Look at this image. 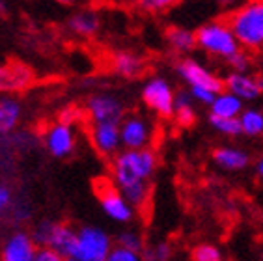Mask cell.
<instances>
[{
    "label": "cell",
    "mask_w": 263,
    "mask_h": 261,
    "mask_svg": "<svg viewBox=\"0 0 263 261\" xmlns=\"http://www.w3.org/2000/svg\"><path fill=\"white\" fill-rule=\"evenodd\" d=\"M191 96H193V101H196V103H200V105H208L211 106V103L215 101V96L217 94H213V91L209 90H203V88H191Z\"/></svg>",
    "instance_id": "e575fe53"
},
{
    "label": "cell",
    "mask_w": 263,
    "mask_h": 261,
    "mask_svg": "<svg viewBox=\"0 0 263 261\" xmlns=\"http://www.w3.org/2000/svg\"><path fill=\"white\" fill-rule=\"evenodd\" d=\"M174 256V248L168 241H157L152 245H146L142 250L144 261H170Z\"/></svg>",
    "instance_id": "cb8c5ba5"
},
{
    "label": "cell",
    "mask_w": 263,
    "mask_h": 261,
    "mask_svg": "<svg viewBox=\"0 0 263 261\" xmlns=\"http://www.w3.org/2000/svg\"><path fill=\"white\" fill-rule=\"evenodd\" d=\"M93 191H96L99 206H101L103 213H105L110 220L118 222V224H129L135 220L137 211L131 207V203L123 198L114 181L108 177H99L93 183Z\"/></svg>",
    "instance_id": "5b68a950"
},
{
    "label": "cell",
    "mask_w": 263,
    "mask_h": 261,
    "mask_svg": "<svg viewBox=\"0 0 263 261\" xmlns=\"http://www.w3.org/2000/svg\"><path fill=\"white\" fill-rule=\"evenodd\" d=\"M241 123V135L247 136H259L263 135V112L258 108H247L239 116Z\"/></svg>",
    "instance_id": "603a6c76"
},
{
    "label": "cell",
    "mask_w": 263,
    "mask_h": 261,
    "mask_svg": "<svg viewBox=\"0 0 263 261\" xmlns=\"http://www.w3.org/2000/svg\"><path fill=\"white\" fill-rule=\"evenodd\" d=\"M196 45L203 52L215 58H222V60H228L241 50L226 21H211L200 26L196 30Z\"/></svg>",
    "instance_id": "3957f363"
},
{
    "label": "cell",
    "mask_w": 263,
    "mask_h": 261,
    "mask_svg": "<svg viewBox=\"0 0 263 261\" xmlns=\"http://www.w3.org/2000/svg\"><path fill=\"white\" fill-rule=\"evenodd\" d=\"M224 88L243 101H256L263 94V79L247 73H230L224 79Z\"/></svg>",
    "instance_id": "4fadbf2b"
},
{
    "label": "cell",
    "mask_w": 263,
    "mask_h": 261,
    "mask_svg": "<svg viewBox=\"0 0 263 261\" xmlns=\"http://www.w3.org/2000/svg\"><path fill=\"white\" fill-rule=\"evenodd\" d=\"M52 2H58V4H62V6H73L77 0H52Z\"/></svg>",
    "instance_id": "b9f144b4"
},
{
    "label": "cell",
    "mask_w": 263,
    "mask_h": 261,
    "mask_svg": "<svg viewBox=\"0 0 263 261\" xmlns=\"http://www.w3.org/2000/svg\"><path fill=\"white\" fill-rule=\"evenodd\" d=\"M77 110L73 108V106H69V108H66V110H62L60 116H58V121H64V123H69V125H73V121H77Z\"/></svg>",
    "instance_id": "8d00e7d4"
},
{
    "label": "cell",
    "mask_w": 263,
    "mask_h": 261,
    "mask_svg": "<svg viewBox=\"0 0 263 261\" xmlns=\"http://www.w3.org/2000/svg\"><path fill=\"white\" fill-rule=\"evenodd\" d=\"M23 105L13 96H0V136H8L19 125Z\"/></svg>",
    "instance_id": "9a60e30c"
},
{
    "label": "cell",
    "mask_w": 263,
    "mask_h": 261,
    "mask_svg": "<svg viewBox=\"0 0 263 261\" xmlns=\"http://www.w3.org/2000/svg\"><path fill=\"white\" fill-rule=\"evenodd\" d=\"M15 224H25L26 220L32 218V206L30 201L25 200V198H13V203H11L10 215H8Z\"/></svg>",
    "instance_id": "f546056e"
},
{
    "label": "cell",
    "mask_w": 263,
    "mask_h": 261,
    "mask_svg": "<svg viewBox=\"0 0 263 261\" xmlns=\"http://www.w3.org/2000/svg\"><path fill=\"white\" fill-rule=\"evenodd\" d=\"M90 138L101 157H114L120 153L122 138L118 123H90Z\"/></svg>",
    "instance_id": "7c38bea8"
},
{
    "label": "cell",
    "mask_w": 263,
    "mask_h": 261,
    "mask_svg": "<svg viewBox=\"0 0 263 261\" xmlns=\"http://www.w3.org/2000/svg\"><path fill=\"white\" fill-rule=\"evenodd\" d=\"M120 192L131 203V207L135 211H144L149 206V198H152V185H149V181L135 183V185L127 187V189H123Z\"/></svg>",
    "instance_id": "7402d4cb"
},
{
    "label": "cell",
    "mask_w": 263,
    "mask_h": 261,
    "mask_svg": "<svg viewBox=\"0 0 263 261\" xmlns=\"http://www.w3.org/2000/svg\"><path fill=\"white\" fill-rule=\"evenodd\" d=\"M179 0H137V6L146 13H162L177 4Z\"/></svg>",
    "instance_id": "4dcf8cb0"
},
{
    "label": "cell",
    "mask_w": 263,
    "mask_h": 261,
    "mask_svg": "<svg viewBox=\"0 0 263 261\" xmlns=\"http://www.w3.org/2000/svg\"><path fill=\"white\" fill-rule=\"evenodd\" d=\"M209 123L217 133L224 136H230V138H235V136L241 135V123H239V118H218V116H209Z\"/></svg>",
    "instance_id": "d4e9b609"
},
{
    "label": "cell",
    "mask_w": 263,
    "mask_h": 261,
    "mask_svg": "<svg viewBox=\"0 0 263 261\" xmlns=\"http://www.w3.org/2000/svg\"><path fill=\"white\" fill-rule=\"evenodd\" d=\"M226 64L230 65L232 73H247L250 69V56L247 54V50L241 49L237 54H233L232 58H228Z\"/></svg>",
    "instance_id": "1f68e13d"
},
{
    "label": "cell",
    "mask_w": 263,
    "mask_h": 261,
    "mask_svg": "<svg viewBox=\"0 0 263 261\" xmlns=\"http://www.w3.org/2000/svg\"><path fill=\"white\" fill-rule=\"evenodd\" d=\"M243 110V101L230 94L228 90L217 94L215 101L211 103V116H218V118H239Z\"/></svg>",
    "instance_id": "ffe728a7"
},
{
    "label": "cell",
    "mask_w": 263,
    "mask_h": 261,
    "mask_svg": "<svg viewBox=\"0 0 263 261\" xmlns=\"http://www.w3.org/2000/svg\"><path fill=\"white\" fill-rule=\"evenodd\" d=\"M43 146L54 159H69L77 150V133L73 125L54 121L43 133Z\"/></svg>",
    "instance_id": "9c48e42d"
},
{
    "label": "cell",
    "mask_w": 263,
    "mask_h": 261,
    "mask_svg": "<svg viewBox=\"0 0 263 261\" xmlns=\"http://www.w3.org/2000/svg\"><path fill=\"white\" fill-rule=\"evenodd\" d=\"M11 203H13V191L10 185L0 183V222L10 215Z\"/></svg>",
    "instance_id": "d6a6232c"
},
{
    "label": "cell",
    "mask_w": 263,
    "mask_h": 261,
    "mask_svg": "<svg viewBox=\"0 0 263 261\" xmlns=\"http://www.w3.org/2000/svg\"><path fill=\"white\" fill-rule=\"evenodd\" d=\"M218 6H224V8H232V6H237L241 4L243 0H215Z\"/></svg>",
    "instance_id": "f35d334b"
},
{
    "label": "cell",
    "mask_w": 263,
    "mask_h": 261,
    "mask_svg": "<svg viewBox=\"0 0 263 261\" xmlns=\"http://www.w3.org/2000/svg\"><path fill=\"white\" fill-rule=\"evenodd\" d=\"M256 174L263 179V157H259L258 162H256Z\"/></svg>",
    "instance_id": "ab89813d"
},
{
    "label": "cell",
    "mask_w": 263,
    "mask_h": 261,
    "mask_svg": "<svg viewBox=\"0 0 263 261\" xmlns=\"http://www.w3.org/2000/svg\"><path fill=\"white\" fill-rule=\"evenodd\" d=\"M176 73L183 79V82L189 88H203L213 94H220L224 90V81L218 79L211 69H208L205 65L200 62L193 60V58H181L174 65Z\"/></svg>",
    "instance_id": "ba28073f"
},
{
    "label": "cell",
    "mask_w": 263,
    "mask_h": 261,
    "mask_svg": "<svg viewBox=\"0 0 263 261\" xmlns=\"http://www.w3.org/2000/svg\"><path fill=\"white\" fill-rule=\"evenodd\" d=\"M0 90H8V67H0Z\"/></svg>",
    "instance_id": "74e56055"
},
{
    "label": "cell",
    "mask_w": 263,
    "mask_h": 261,
    "mask_svg": "<svg viewBox=\"0 0 263 261\" xmlns=\"http://www.w3.org/2000/svg\"><path fill=\"white\" fill-rule=\"evenodd\" d=\"M153 123L149 118L138 114H125L120 121V138L123 150H146L153 140Z\"/></svg>",
    "instance_id": "52a82bcc"
},
{
    "label": "cell",
    "mask_w": 263,
    "mask_h": 261,
    "mask_svg": "<svg viewBox=\"0 0 263 261\" xmlns=\"http://www.w3.org/2000/svg\"><path fill=\"white\" fill-rule=\"evenodd\" d=\"M174 118L181 127H191L196 121V112L193 106V96L191 91L179 90L174 101Z\"/></svg>",
    "instance_id": "44dd1931"
},
{
    "label": "cell",
    "mask_w": 263,
    "mask_h": 261,
    "mask_svg": "<svg viewBox=\"0 0 263 261\" xmlns=\"http://www.w3.org/2000/svg\"><path fill=\"white\" fill-rule=\"evenodd\" d=\"M6 13H8V4L4 0H0V15H6Z\"/></svg>",
    "instance_id": "60d3db41"
},
{
    "label": "cell",
    "mask_w": 263,
    "mask_h": 261,
    "mask_svg": "<svg viewBox=\"0 0 263 261\" xmlns=\"http://www.w3.org/2000/svg\"><path fill=\"white\" fill-rule=\"evenodd\" d=\"M37 245L30 231L15 230L6 237L0 246V261H34Z\"/></svg>",
    "instance_id": "8fae6325"
},
{
    "label": "cell",
    "mask_w": 263,
    "mask_h": 261,
    "mask_svg": "<svg viewBox=\"0 0 263 261\" xmlns=\"http://www.w3.org/2000/svg\"><path fill=\"white\" fill-rule=\"evenodd\" d=\"M116 245L122 246V248H127V250L140 252L142 254L144 246H146V241H144V237H142L137 230H123L118 233Z\"/></svg>",
    "instance_id": "4316f807"
},
{
    "label": "cell",
    "mask_w": 263,
    "mask_h": 261,
    "mask_svg": "<svg viewBox=\"0 0 263 261\" xmlns=\"http://www.w3.org/2000/svg\"><path fill=\"white\" fill-rule=\"evenodd\" d=\"M213 161H215L217 166H220L222 170L239 172L245 170L250 164V155L245 150H241V147L222 146L213 151Z\"/></svg>",
    "instance_id": "2e32d148"
},
{
    "label": "cell",
    "mask_w": 263,
    "mask_h": 261,
    "mask_svg": "<svg viewBox=\"0 0 263 261\" xmlns=\"http://www.w3.org/2000/svg\"><path fill=\"white\" fill-rule=\"evenodd\" d=\"M67 28L79 38H93L101 28V21L93 11L82 10L77 11L75 15L69 17L67 21Z\"/></svg>",
    "instance_id": "d6986e66"
},
{
    "label": "cell",
    "mask_w": 263,
    "mask_h": 261,
    "mask_svg": "<svg viewBox=\"0 0 263 261\" xmlns=\"http://www.w3.org/2000/svg\"><path fill=\"white\" fill-rule=\"evenodd\" d=\"M243 50H263V0H247L226 19Z\"/></svg>",
    "instance_id": "7a4b0ae2"
},
{
    "label": "cell",
    "mask_w": 263,
    "mask_h": 261,
    "mask_svg": "<svg viewBox=\"0 0 263 261\" xmlns=\"http://www.w3.org/2000/svg\"><path fill=\"white\" fill-rule=\"evenodd\" d=\"M32 73L25 65H11L8 67V90H23L28 86Z\"/></svg>",
    "instance_id": "484cf974"
},
{
    "label": "cell",
    "mask_w": 263,
    "mask_h": 261,
    "mask_svg": "<svg viewBox=\"0 0 263 261\" xmlns=\"http://www.w3.org/2000/svg\"><path fill=\"white\" fill-rule=\"evenodd\" d=\"M191 259L193 261H222V252L220 248L211 243H202L196 245L191 250Z\"/></svg>",
    "instance_id": "f1b7e54d"
},
{
    "label": "cell",
    "mask_w": 263,
    "mask_h": 261,
    "mask_svg": "<svg viewBox=\"0 0 263 261\" xmlns=\"http://www.w3.org/2000/svg\"><path fill=\"white\" fill-rule=\"evenodd\" d=\"M112 71L122 79H138L146 73V60L133 50H118L110 58Z\"/></svg>",
    "instance_id": "5bb4252c"
},
{
    "label": "cell",
    "mask_w": 263,
    "mask_h": 261,
    "mask_svg": "<svg viewBox=\"0 0 263 261\" xmlns=\"http://www.w3.org/2000/svg\"><path fill=\"white\" fill-rule=\"evenodd\" d=\"M34 261H66V257L62 256V254H58L56 250H52V248L43 246V248H37Z\"/></svg>",
    "instance_id": "d590c367"
},
{
    "label": "cell",
    "mask_w": 263,
    "mask_h": 261,
    "mask_svg": "<svg viewBox=\"0 0 263 261\" xmlns=\"http://www.w3.org/2000/svg\"><path fill=\"white\" fill-rule=\"evenodd\" d=\"M142 103L153 110L161 118H174V101H176V91L172 84L162 79V77H153L146 84L142 86Z\"/></svg>",
    "instance_id": "8992f818"
},
{
    "label": "cell",
    "mask_w": 263,
    "mask_h": 261,
    "mask_svg": "<svg viewBox=\"0 0 263 261\" xmlns=\"http://www.w3.org/2000/svg\"><path fill=\"white\" fill-rule=\"evenodd\" d=\"M106 261H144L142 259L140 252H133L127 250V248H122V246H114L106 257Z\"/></svg>",
    "instance_id": "836d02e7"
},
{
    "label": "cell",
    "mask_w": 263,
    "mask_h": 261,
    "mask_svg": "<svg viewBox=\"0 0 263 261\" xmlns=\"http://www.w3.org/2000/svg\"><path fill=\"white\" fill-rule=\"evenodd\" d=\"M54 226H56V220H51V218H43V220H40L35 224L34 230L30 231V235L35 245H37V248H43V246L49 245V239H51Z\"/></svg>",
    "instance_id": "83f0119b"
},
{
    "label": "cell",
    "mask_w": 263,
    "mask_h": 261,
    "mask_svg": "<svg viewBox=\"0 0 263 261\" xmlns=\"http://www.w3.org/2000/svg\"><path fill=\"white\" fill-rule=\"evenodd\" d=\"M159 157L152 147L146 150H122L118 155L112 157L110 162V179L114 185L123 191L127 187L149 181L157 172Z\"/></svg>",
    "instance_id": "6da1fadb"
},
{
    "label": "cell",
    "mask_w": 263,
    "mask_h": 261,
    "mask_svg": "<svg viewBox=\"0 0 263 261\" xmlns=\"http://www.w3.org/2000/svg\"><path fill=\"white\" fill-rule=\"evenodd\" d=\"M66 261H73V259H66Z\"/></svg>",
    "instance_id": "7bdbcfd3"
},
{
    "label": "cell",
    "mask_w": 263,
    "mask_h": 261,
    "mask_svg": "<svg viewBox=\"0 0 263 261\" xmlns=\"http://www.w3.org/2000/svg\"><path fill=\"white\" fill-rule=\"evenodd\" d=\"M86 114L90 118V123H118L125 116V106L122 99L112 94H96L88 97L86 101Z\"/></svg>",
    "instance_id": "30bf717a"
},
{
    "label": "cell",
    "mask_w": 263,
    "mask_h": 261,
    "mask_svg": "<svg viewBox=\"0 0 263 261\" xmlns=\"http://www.w3.org/2000/svg\"><path fill=\"white\" fill-rule=\"evenodd\" d=\"M166 45L176 52V54H189L196 49V32L181 28V26H168L164 32Z\"/></svg>",
    "instance_id": "e0dca14e"
},
{
    "label": "cell",
    "mask_w": 263,
    "mask_h": 261,
    "mask_svg": "<svg viewBox=\"0 0 263 261\" xmlns=\"http://www.w3.org/2000/svg\"><path fill=\"white\" fill-rule=\"evenodd\" d=\"M75 239H77V230H73L69 224L56 222L47 248H52V250H56L58 254H62L67 259V257H71V252H73V246H75Z\"/></svg>",
    "instance_id": "ac0fdd59"
},
{
    "label": "cell",
    "mask_w": 263,
    "mask_h": 261,
    "mask_svg": "<svg viewBox=\"0 0 263 261\" xmlns=\"http://www.w3.org/2000/svg\"><path fill=\"white\" fill-rule=\"evenodd\" d=\"M114 248L112 237L99 226H82L77 230V239L71 257L73 261H106Z\"/></svg>",
    "instance_id": "277c9868"
}]
</instances>
